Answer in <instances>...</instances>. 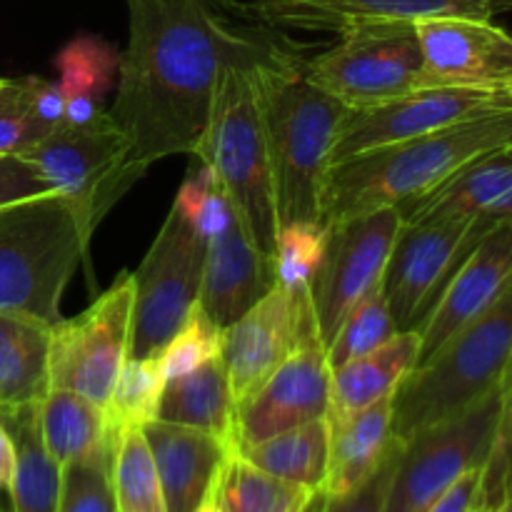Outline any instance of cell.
<instances>
[{"label": "cell", "mask_w": 512, "mask_h": 512, "mask_svg": "<svg viewBox=\"0 0 512 512\" xmlns=\"http://www.w3.org/2000/svg\"><path fill=\"white\" fill-rule=\"evenodd\" d=\"M328 350L318 328L310 330L293 355L238 403L235 413V450L268 440L290 428L328 418L330 408Z\"/></svg>", "instance_id": "obj_17"}, {"label": "cell", "mask_w": 512, "mask_h": 512, "mask_svg": "<svg viewBox=\"0 0 512 512\" xmlns=\"http://www.w3.org/2000/svg\"><path fill=\"white\" fill-rule=\"evenodd\" d=\"M330 425V460L325 493L330 498L358 490L400 445L393 430V395Z\"/></svg>", "instance_id": "obj_23"}, {"label": "cell", "mask_w": 512, "mask_h": 512, "mask_svg": "<svg viewBox=\"0 0 512 512\" xmlns=\"http://www.w3.org/2000/svg\"><path fill=\"white\" fill-rule=\"evenodd\" d=\"M403 220L465 218L483 228L512 223V145L455 173L425 198L398 208Z\"/></svg>", "instance_id": "obj_22"}, {"label": "cell", "mask_w": 512, "mask_h": 512, "mask_svg": "<svg viewBox=\"0 0 512 512\" xmlns=\"http://www.w3.org/2000/svg\"><path fill=\"white\" fill-rule=\"evenodd\" d=\"M315 323L310 290L275 285L243 318L223 330V358L235 403L255 393L298 350Z\"/></svg>", "instance_id": "obj_16"}, {"label": "cell", "mask_w": 512, "mask_h": 512, "mask_svg": "<svg viewBox=\"0 0 512 512\" xmlns=\"http://www.w3.org/2000/svg\"><path fill=\"white\" fill-rule=\"evenodd\" d=\"M298 50L255 65L265 138L273 165L278 225L325 220V188L348 108L308 75Z\"/></svg>", "instance_id": "obj_2"}, {"label": "cell", "mask_w": 512, "mask_h": 512, "mask_svg": "<svg viewBox=\"0 0 512 512\" xmlns=\"http://www.w3.org/2000/svg\"><path fill=\"white\" fill-rule=\"evenodd\" d=\"M488 512H512V490L508 495H505L503 500H500L498 505H495V508H490Z\"/></svg>", "instance_id": "obj_47"}, {"label": "cell", "mask_w": 512, "mask_h": 512, "mask_svg": "<svg viewBox=\"0 0 512 512\" xmlns=\"http://www.w3.org/2000/svg\"><path fill=\"white\" fill-rule=\"evenodd\" d=\"M512 278V223L490 230L455 268L420 320V363L483 313ZM418 363V365H420Z\"/></svg>", "instance_id": "obj_19"}, {"label": "cell", "mask_w": 512, "mask_h": 512, "mask_svg": "<svg viewBox=\"0 0 512 512\" xmlns=\"http://www.w3.org/2000/svg\"><path fill=\"white\" fill-rule=\"evenodd\" d=\"M503 110H512L508 95L450 85L418 88L375 108L348 110L335 143V163L380 145L418 138Z\"/></svg>", "instance_id": "obj_14"}, {"label": "cell", "mask_w": 512, "mask_h": 512, "mask_svg": "<svg viewBox=\"0 0 512 512\" xmlns=\"http://www.w3.org/2000/svg\"><path fill=\"white\" fill-rule=\"evenodd\" d=\"M512 353V278L498 298L445 340L393 393V430L400 443L463 413L498 388Z\"/></svg>", "instance_id": "obj_5"}, {"label": "cell", "mask_w": 512, "mask_h": 512, "mask_svg": "<svg viewBox=\"0 0 512 512\" xmlns=\"http://www.w3.org/2000/svg\"><path fill=\"white\" fill-rule=\"evenodd\" d=\"M223 353V330L208 318V315L198 308L188 315L178 333L163 345L155 360L163 373L165 383L180 375L190 373V370L200 368L208 360L220 358Z\"/></svg>", "instance_id": "obj_38"}, {"label": "cell", "mask_w": 512, "mask_h": 512, "mask_svg": "<svg viewBox=\"0 0 512 512\" xmlns=\"http://www.w3.org/2000/svg\"><path fill=\"white\" fill-rule=\"evenodd\" d=\"M165 378L155 358H128L118 380L113 385L105 413H108L110 430L115 428H145L158 420L160 398H163Z\"/></svg>", "instance_id": "obj_34"}, {"label": "cell", "mask_w": 512, "mask_h": 512, "mask_svg": "<svg viewBox=\"0 0 512 512\" xmlns=\"http://www.w3.org/2000/svg\"><path fill=\"white\" fill-rule=\"evenodd\" d=\"M50 193V185L25 155H0V208Z\"/></svg>", "instance_id": "obj_42"}, {"label": "cell", "mask_w": 512, "mask_h": 512, "mask_svg": "<svg viewBox=\"0 0 512 512\" xmlns=\"http://www.w3.org/2000/svg\"><path fill=\"white\" fill-rule=\"evenodd\" d=\"M235 413L238 403L230 390L223 358H213L165 383L158 420L203 430L235 448Z\"/></svg>", "instance_id": "obj_26"}, {"label": "cell", "mask_w": 512, "mask_h": 512, "mask_svg": "<svg viewBox=\"0 0 512 512\" xmlns=\"http://www.w3.org/2000/svg\"><path fill=\"white\" fill-rule=\"evenodd\" d=\"M113 448V445H110ZM58 512H115L110 450L63 468Z\"/></svg>", "instance_id": "obj_39"}, {"label": "cell", "mask_w": 512, "mask_h": 512, "mask_svg": "<svg viewBox=\"0 0 512 512\" xmlns=\"http://www.w3.org/2000/svg\"><path fill=\"white\" fill-rule=\"evenodd\" d=\"M498 13H505V10H512V0H488Z\"/></svg>", "instance_id": "obj_48"}, {"label": "cell", "mask_w": 512, "mask_h": 512, "mask_svg": "<svg viewBox=\"0 0 512 512\" xmlns=\"http://www.w3.org/2000/svg\"><path fill=\"white\" fill-rule=\"evenodd\" d=\"M305 68L348 110L375 108L425 88L415 20L373 23L340 35L333 48L305 60Z\"/></svg>", "instance_id": "obj_8"}, {"label": "cell", "mask_w": 512, "mask_h": 512, "mask_svg": "<svg viewBox=\"0 0 512 512\" xmlns=\"http://www.w3.org/2000/svg\"><path fill=\"white\" fill-rule=\"evenodd\" d=\"M205 240L170 208L143 263L133 273L130 358H155L198 308Z\"/></svg>", "instance_id": "obj_9"}, {"label": "cell", "mask_w": 512, "mask_h": 512, "mask_svg": "<svg viewBox=\"0 0 512 512\" xmlns=\"http://www.w3.org/2000/svg\"><path fill=\"white\" fill-rule=\"evenodd\" d=\"M480 512H488V510H480Z\"/></svg>", "instance_id": "obj_51"}, {"label": "cell", "mask_w": 512, "mask_h": 512, "mask_svg": "<svg viewBox=\"0 0 512 512\" xmlns=\"http://www.w3.org/2000/svg\"><path fill=\"white\" fill-rule=\"evenodd\" d=\"M23 155L38 168L50 190L78 210L90 233H95L120 195L145 175L135 168L128 135L110 113L98 115L88 125L60 123Z\"/></svg>", "instance_id": "obj_7"}, {"label": "cell", "mask_w": 512, "mask_h": 512, "mask_svg": "<svg viewBox=\"0 0 512 512\" xmlns=\"http://www.w3.org/2000/svg\"><path fill=\"white\" fill-rule=\"evenodd\" d=\"M315 493L318 490L288 483L245 463L238 453L228 460L220 480V500L228 512H305Z\"/></svg>", "instance_id": "obj_31"}, {"label": "cell", "mask_w": 512, "mask_h": 512, "mask_svg": "<svg viewBox=\"0 0 512 512\" xmlns=\"http://www.w3.org/2000/svg\"><path fill=\"white\" fill-rule=\"evenodd\" d=\"M278 285L275 260L258 248L240 218L225 233L205 243L200 310L225 330L243 318Z\"/></svg>", "instance_id": "obj_20"}, {"label": "cell", "mask_w": 512, "mask_h": 512, "mask_svg": "<svg viewBox=\"0 0 512 512\" xmlns=\"http://www.w3.org/2000/svg\"><path fill=\"white\" fill-rule=\"evenodd\" d=\"M398 325H395L393 315H390L388 300H385L383 288L370 293L348 318L340 323L338 333L328 343V363L330 370L340 368V365L350 363V360L368 355L393 340L398 335Z\"/></svg>", "instance_id": "obj_36"}, {"label": "cell", "mask_w": 512, "mask_h": 512, "mask_svg": "<svg viewBox=\"0 0 512 512\" xmlns=\"http://www.w3.org/2000/svg\"><path fill=\"white\" fill-rule=\"evenodd\" d=\"M118 65V50L95 35H78L55 55V68L60 73L58 83L65 98L83 95V98L103 103V98L118 80Z\"/></svg>", "instance_id": "obj_32"}, {"label": "cell", "mask_w": 512, "mask_h": 512, "mask_svg": "<svg viewBox=\"0 0 512 512\" xmlns=\"http://www.w3.org/2000/svg\"><path fill=\"white\" fill-rule=\"evenodd\" d=\"M400 448H403V443L388 455V460L358 490L343 495V498H330L325 512H385V500H388L390 483H393Z\"/></svg>", "instance_id": "obj_41"}, {"label": "cell", "mask_w": 512, "mask_h": 512, "mask_svg": "<svg viewBox=\"0 0 512 512\" xmlns=\"http://www.w3.org/2000/svg\"><path fill=\"white\" fill-rule=\"evenodd\" d=\"M498 425L500 393L495 388L463 413L405 440L385 500V512H425L468 470L485 468L493 453Z\"/></svg>", "instance_id": "obj_10"}, {"label": "cell", "mask_w": 512, "mask_h": 512, "mask_svg": "<svg viewBox=\"0 0 512 512\" xmlns=\"http://www.w3.org/2000/svg\"><path fill=\"white\" fill-rule=\"evenodd\" d=\"M403 223L398 208L370 210L328 223V250L310 285V305L325 348L340 323L370 293L383 288L390 250Z\"/></svg>", "instance_id": "obj_12"}, {"label": "cell", "mask_w": 512, "mask_h": 512, "mask_svg": "<svg viewBox=\"0 0 512 512\" xmlns=\"http://www.w3.org/2000/svg\"><path fill=\"white\" fill-rule=\"evenodd\" d=\"M90 238L78 210L53 190L0 208V313L58 323Z\"/></svg>", "instance_id": "obj_4"}, {"label": "cell", "mask_w": 512, "mask_h": 512, "mask_svg": "<svg viewBox=\"0 0 512 512\" xmlns=\"http://www.w3.org/2000/svg\"><path fill=\"white\" fill-rule=\"evenodd\" d=\"M15 443L13 435L8 433L3 423H0V490H8L10 480H13L15 473Z\"/></svg>", "instance_id": "obj_44"}, {"label": "cell", "mask_w": 512, "mask_h": 512, "mask_svg": "<svg viewBox=\"0 0 512 512\" xmlns=\"http://www.w3.org/2000/svg\"><path fill=\"white\" fill-rule=\"evenodd\" d=\"M133 273H123L75 318L53 325L50 388L73 390L105 408L130 358Z\"/></svg>", "instance_id": "obj_11"}, {"label": "cell", "mask_w": 512, "mask_h": 512, "mask_svg": "<svg viewBox=\"0 0 512 512\" xmlns=\"http://www.w3.org/2000/svg\"><path fill=\"white\" fill-rule=\"evenodd\" d=\"M510 145L512 110H503L338 160L325 188V223L415 203L470 163Z\"/></svg>", "instance_id": "obj_3"}, {"label": "cell", "mask_w": 512, "mask_h": 512, "mask_svg": "<svg viewBox=\"0 0 512 512\" xmlns=\"http://www.w3.org/2000/svg\"><path fill=\"white\" fill-rule=\"evenodd\" d=\"M420 363L418 330H400L378 350L340 365L330 375L328 420L348 418L390 398Z\"/></svg>", "instance_id": "obj_24"}, {"label": "cell", "mask_w": 512, "mask_h": 512, "mask_svg": "<svg viewBox=\"0 0 512 512\" xmlns=\"http://www.w3.org/2000/svg\"><path fill=\"white\" fill-rule=\"evenodd\" d=\"M425 88L450 85L512 98V33L493 18L435 15L415 20Z\"/></svg>", "instance_id": "obj_15"}, {"label": "cell", "mask_w": 512, "mask_h": 512, "mask_svg": "<svg viewBox=\"0 0 512 512\" xmlns=\"http://www.w3.org/2000/svg\"><path fill=\"white\" fill-rule=\"evenodd\" d=\"M195 512H228L223 508V500H220V485L213 490V493H210V498L205 500V503L200 505Z\"/></svg>", "instance_id": "obj_45"}, {"label": "cell", "mask_w": 512, "mask_h": 512, "mask_svg": "<svg viewBox=\"0 0 512 512\" xmlns=\"http://www.w3.org/2000/svg\"><path fill=\"white\" fill-rule=\"evenodd\" d=\"M485 505V468H473L455 480L443 495L433 500L425 512H480Z\"/></svg>", "instance_id": "obj_43"}, {"label": "cell", "mask_w": 512, "mask_h": 512, "mask_svg": "<svg viewBox=\"0 0 512 512\" xmlns=\"http://www.w3.org/2000/svg\"><path fill=\"white\" fill-rule=\"evenodd\" d=\"M110 485L115 512H168L163 485L143 428H115L110 448Z\"/></svg>", "instance_id": "obj_30"}, {"label": "cell", "mask_w": 512, "mask_h": 512, "mask_svg": "<svg viewBox=\"0 0 512 512\" xmlns=\"http://www.w3.org/2000/svg\"><path fill=\"white\" fill-rule=\"evenodd\" d=\"M0 512H10V510H5V505H3V503H0Z\"/></svg>", "instance_id": "obj_50"}, {"label": "cell", "mask_w": 512, "mask_h": 512, "mask_svg": "<svg viewBox=\"0 0 512 512\" xmlns=\"http://www.w3.org/2000/svg\"><path fill=\"white\" fill-rule=\"evenodd\" d=\"M330 225L325 220H295L278 228L275 238V275L278 285L293 293H305L313 285L325 250H328Z\"/></svg>", "instance_id": "obj_33"}, {"label": "cell", "mask_w": 512, "mask_h": 512, "mask_svg": "<svg viewBox=\"0 0 512 512\" xmlns=\"http://www.w3.org/2000/svg\"><path fill=\"white\" fill-rule=\"evenodd\" d=\"M328 500L330 495L325 493V490H318V493L313 495V500H310L308 508H305V512H325V508H328Z\"/></svg>", "instance_id": "obj_46"}, {"label": "cell", "mask_w": 512, "mask_h": 512, "mask_svg": "<svg viewBox=\"0 0 512 512\" xmlns=\"http://www.w3.org/2000/svg\"><path fill=\"white\" fill-rule=\"evenodd\" d=\"M168 512H195L220 485L235 448L215 435L153 420L143 428Z\"/></svg>", "instance_id": "obj_21"}, {"label": "cell", "mask_w": 512, "mask_h": 512, "mask_svg": "<svg viewBox=\"0 0 512 512\" xmlns=\"http://www.w3.org/2000/svg\"><path fill=\"white\" fill-rule=\"evenodd\" d=\"M500 393V425L495 435L493 453L485 463V505L495 508L510 493L512 463V353L498 383Z\"/></svg>", "instance_id": "obj_40"}, {"label": "cell", "mask_w": 512, "mask_h": 512, "mask_svg": "<svg viewBox=\"0 0 512 512\" xmlns=\"http://www.w3.org/2000/svg\"><path fill=\"white\" fill-rule=\"evenodd\" d=\"M35 75L0 78V155H23L50 133L40 115Z\"/></svg>", "instance_id": "obj_35"}, {"label": "cell", "mask_w": 512, "mask_h": 512, "mask_svg": "<svg viewBox=\"0 0 512 512\" xmlns=\"http://www.w3.org/2000/svg\"><path fill=\"white\" fill-rule=\"evenodd\" d=\"M245 463L288 483L323 490L330 460L328 418L290 428L268 440L235 450Z\"/></svg>", "instance_id": "obj_29"}, {"label": "cell", "mask_w": 512, "mask_h": 512, "mask_svg": "<svg viewBox=\"0 0 512 512\" xmlns=\"http://www.w3.org/2000/svg\"><path fill=\"white\" fill-rule=\"evenodd\" d=\"M38 405L0 410V423L13 435L18 455L8 485L10 512H58L60 508L63 468L50 458L40 438Z\"/></svg>", "instance_id": "obj_28"}, {"label": "cell", "mask_w": 512, "mask_h": 512, "mask_svg": "<svg viewBox=\"0 0 512 512\" xmlns=\"http://www.w3.org/2000/svg\"><path fill=\"white\" fill-rule=\"evenodd\" d=\"M128 45L108 110L130 140L135 168L198 155L228 65H258L285 45L230 25L215 0H125Z\"/></svg>", "instance_id": "obj_1"}, {"label": "cell", "mask_w": 512, "mask_h": 512, "mask_svg": "<svg viewBox=\"0 0 512 512\" xmlns=\"http://www.w3.org/2000/svg\"><path fill=\"white\" fill-rule=\"evenodd\" d=\"M510 490H512V463H510Z\"/></svg>", "instance_id": "obj_49"}, {"label": "cell", "mask_w": 512, "mask_h": 512, "mask_svg": "<svg viewBox=\"0 0 512 512\" xmlns=\"http://www.w3.org/2000/svg\"><path fill=\"white\" fill-rule=\"evenodd\" d=\"M53 325L0 313V410L38 405L50 390Z\"/></svg>", "instance_id": "obj_25"}, {"label": "cell", "mask_w": 512, "mask_h": 512, "mask_svg": "<svg viewBox=\"0 0 512 512\" xmlns=\"http://www.w3.org/2000/svg\"><path fill=\"white\" fill-rule=\"evenodd\" d=\"M195 158L210 165L250 238L273 255L280 225L255 65H228L223 70Z\"/></svg>", "instance_id": "obj_6"}, {"label": "cell", "mask_w": 512, "mask_h": 512, "mask_svg": "<svg viewBox=\"0 0 512 512\" xmlns=\"http://www.w3.org/2000/svg\"><path fill=\"white\" fill-rule=\"evenodd\" d=\"M173 208L183 215L185 223L205 243L225 233L233 225V220L238 218L230 200L225 198L218 178L210 170V165L205 163H200L198 170H190V175L183 180L178 195H175Z\"/></svg>", "instance_id": "obj_37"}, {"label": "cell", "mask_w": 512, "mask_h": 512, "mask_svg": "<svg viewBox=\"0 0 512 512\" xmlns=\"http://www.w3.org/2000/svg\"><path fill=\"white\" fill-rule=\"evenodd\" d=\"M40 438L50 458L65 468L113 445V430L105 408L73 390L50 388L38 405Z\"/></svg>", "instance_id": "obj_27"}, {"label": "cell", "mask_w": 512, "mask_h": 512, "mask_svg": "<svg viewBox=\"0 0 512 512\" xmlns=\"http://www.w3.org/2000/svg\"><path fill=\"white\" fill-rule=\"evenodd\" d=\"M488 233L465 218L403 223L383 275V295L398 330L418 328L455 268Z\"/></svg>", "instance_id": "obj_13"}, {"label": "cell", "mask_w": 512, "mask_h": 512, "mask_svg": "<svg viewBox=\"0 0 512 512\" xmlns=\"http://www.w3.org/2000/svg\"><path fill=\"white\" fill-rule=\"evenodd\" d=\"M223 8L268 28L348 35L373 23L420 20L435 15L493 18L488 0H215Z\"/></svg>", "instance_id": "obj_18"}]
</instances>
